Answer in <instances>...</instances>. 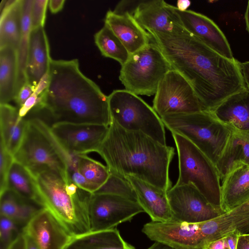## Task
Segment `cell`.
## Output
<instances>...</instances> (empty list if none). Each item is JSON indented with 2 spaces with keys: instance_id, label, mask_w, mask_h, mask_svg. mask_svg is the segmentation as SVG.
<instances>
[{
  "instance_id": "1",
  "label": "cell",
  "mask_w": 249,
  "mask_h": 249,
  "mask_svg": "<svg viewBox=\"0 0 249 249\" xmlns=\"http://www.w3.org/2000/svg\"><path fill=\"white\" fill-rule=\"evenodd\" d=\"M173 70L190 83L204 110H210L231 95L246 89L238 61L229 59L185 28L172 33L148 32Z\"/></svg>"
},
{
  "instance_id": "2",
  "label": "cell",
  "mask_w": 249,
  "mask_h": 249,
  "mask_svg": "<svg viewBox=\"0 0 249 249\" xmlns=\"http://www.w3.org/2000/svg\"><path fill=\"white\" fill-rule=\"evenodd\" d=\"M36 106L38 116L52 121L51 126L71 123L109 126L111 122L108 96L82 73L77 59H51L48 85Z\"/></svg>"
},
{
  "instance_id": "3",
  "label": "cell",
  "mask_w": 249,
  "mask_h": 249,
  "mask_svg": "<svg viewBox=\"0 0 249 249\" xmlns=\"http://www.w3.org/2000/svg\"><path fill=\"white\" fill-rule=\"evenodd\" d=\"M98 153L110 173L133 176L166 192L172 188L169 170L174 148L142 132L125 130L111 120Z\"/></svg>"
},
{
  "instance_id": "4",
  "label": "cell",
  "mask_w": 249,
  "mask_h": 249,
  "mask_svg": "<svg viewBox=\"0 0 249 249\" xmlns=\"http://www.w3.org/2000/svg\"><path fill=\"white\" fill-rule=\"evenodd\" d=\"M35 178L41 207L48 210L73 236L91 231L89 207L92 193L53 171L42 172Z\"/></svg>"
},
{
  "instance_id": "5",
  "label": "cell",
  "mask_w": 249,
  "mask_h": 249,
  "mask_svg": "<svg viewBox=\"0 0 249 249\" xmlns=\"http://www.w3.org/2000/svg\"><path fill=\"white\" fill-rule=\"evenodd\" d=\"M26 118V117H25ZM27 120L21 143L14 155V160L26 168L35 177L51 171L69 178V166L75 155L67 152L52 134L50 126L41 119L33 116Z\"/></svg>"
},
{
  "instance_id": "6",
  "label": "cell",
  "mask_w": 249,
  "mask_h": 249,
  "mask_svg": "<svg viewBox=\"0 0 249 249\" xmlns=\"http://www.w3.org/2000/svg\"><path fill=\"white\" fill-rule=\"evenodd\" d=\"M160 119L171 133L189 140L215 166L227 144L231 128L207 110L167 115Z\"/></svg>"
},
{
  "instance_id": "7",
  "label": "cell",
  "mask_w": 249,
  "mask_h": 249,
  "mask_svg": "<svg viewBox=\"0 0 249 249\" xmlns=\"http://www.w3.org/2000/svg\"><path fill=\"white\" fill-rule=\"evenodd\" d=\"M176 145L179 175L175 185L193 184L208 202L221 209V184L215 165L184 137L171 133Z\"/></svg>"
},
{
  "instance_id": "8",
  "label": "cell",
  "mask_w": 249,
  "mask_h": 249,
  "mask_svg": "<svg viewBox=\"0 0 249 249\" xmlns=\"http://www.w3.org/2000/svg\"><path fill=\"white\" fill-rule=\"evenodd\" d=\"M172 68L162 52L151 42L130 54L121 66L119 79L125 89L137 95H155L166 73Z\"/></svg>"
},
{
  "instance_id": "9",
  "label": "cell",
  "mask_w": 249,
  "mask_h": 249,
  "mask_svg": "<svg viewBox=\"0 0 249 249\" xmlns=\"http://www.w3.org/2000/svg\"><path fill=\"white\" fill-rule=\"evenodd\" d=\"M108 99L111 120L125 130L142 132L166 145L165 126L160 117L138 95L126 89H117Z\"/></svg>"
},
{
  "instance_id": "10",
  "label": "cell",
  "mask_w": 249,
  "mask_h": 249,
  "mask_svg": "<svg viewBox=\"0 0 249 249\" xmlns=\"http://www.w3.org/2000/svg\"><path fill=\"white\" fill-rule=\"evenodd\" d=\"M152 107L160 117L204 110L190 83L179 72L173 69L160 82L155 94Z\"/></svg>"
},
{
  "instance_id": "11",
  "label": "cell",
  "mask_w": 249,
  "mask_h": 249,
  "mask_svg": "<svg viewBox=\"0 0 249 249\" xmlns=\"http://www.w3.org/2000/svg\"><path fill=\"white\" fill-rule=\"evenodd\" d=\"M142 212L144 210L137 201L113 194L93 193L89 207L91 231L115 228Z\"/></svg>"
},
{
  "instance_id": "12",
  "label": "cell",
  "mask_w": 249,
  "mask_h": 249,
  "mask_svg": "<svg viewBox=\"0 0 249 249\" xmlns=\"http://www.w3.org/2000/svg\"><path fill=\"white\" fill-rule=\"evenodd\" d=\"M172 220L197 223L214 218L224 213L212 205L192 183L174 185L167 192Z\"/></svg>"
},
{
  "instance_id": "13",
  "label": "cell",
  "mask_w": 249,
  "mask_h": 249,
  "mask_svg": "<svg viewBox=\"0 0 249 249\" xmlns=\"http://www.w3.org/2000/svg\"><path fill=\"white\" fill-rule=\"evenodd\" d=\"M109 126L92 124L57 123L50 126V129L67 152L77 155L98 153L108 133Z\"/></svg>"
},
{
  "instance_id": "14",
  "label": "cell",
  "mask_w": 249,
  "mask_h": 249,
  "mask_svg": "<svg viewBox=\"0 0 249 249\" xmlns=\"http://www.w3.org/2000/svg\"><path fill=\"white\" fill-rule=\"evenodd\" d=\"M142 231L150 240L175 249H203L204 246L198 223L151 221L144 224Z\"/></svg>"
},
{
  "instance_id": "15",
  "label": "cell",
  "mask_w": 249,
  "mask_h": 249,
  "mask_svg": "<svg viewBox=\"0 0 249 249\" xmlns=\"http://www.w3.org/2000/svg\"><path fill=\"white\" fill-rule=\"evenodd\" d=\"M22 231L41 249H64L73 236L47 209L41 207L23 228Z\"/></svg>"
},
{
  "instance_id": "16",
  "label": "cell",
  "mask_w": 249,
  "mask_h": 249,
  "mask_svg": "<svg viewBox=\"0 0 249 249\" xmlns=\"http://www.w3.org/2000/svg\"><path fill=\"white\" fill-rule=\"evenodd\" d=\"M183 27L206 46L230 60H234L230 44L218 26L206 16L187 10L182 11L174 6Z\"/></svg>"
},
{
  "instance_id": "17",
  "label": "cell",
  "mask_w": 249,
  "mask_h": 249,
  "mask_svg": "<svg viewBox=\"0 0 249 249\" xmlns=\"http://www.w3.org/2000/svg\"><path fill=\"white\" fill-rule=\"evenodd\" d=\"M133 17L147 32L172 33L184 29L174 6L163 0H142Z\"/></svg>"
},
{
  "instance_id": "18",
  "label": "cell",
  "mask_w": 249,
  "mask_h": 249,
  "mask_svg": "<svg viewBox=\"0 0 249 249\" xmlns=\"http://www.w3.org/2000/svg\"><path fill=\"white\" fill-rule=\"evenodd\" d=\"M204 245L232 232H249V199L212 219L198 223Z\"/></svg>"
},
{
  "instance_id": "19",
  "label": "cell",
  "mask_w": 249,
  "mask_h": 249,
  "mask_svg": "<svg viewBox=\"0 0 249 249\" xmlns=\"http://www.w3.org/2000/svg\"><path fill=\"white\" fill-rule=\"evenodd\" d=\"M125 178L136 195L137 202L152 221L164 222L172 220L167 192L131 176Z\"/></svg>"
},
{
  "instance_id": "20",
  "label": "cell",
  "mask_w": 249,
  "mask_h": 249,
  "mask_svg": "<svg viewBox=\"0 0 249 249\" xmlns=\"http://www.w3.org/2000/svg\"><path fill=\"white\" fill-rule=\"evenodd\" d=\"M107 26L120 39L130 54L150 43V37L129 14L118 15L108 10L104 19Z\"/></svg>"
},
{
  "instance_id": "21",
  "label": "cell",
  "mask_w": 249,
  "mask_h": 249,
  "mask_svg": "<svg viewBox=\"0 0 249 249\" xmlns=\"http://www.w3.org/2000/svg\"><path fill=\"white\" fill-rule=\"evenodd\" d=\"M50 46L44 27L32 29L26 68L27 82L35 89L49 73L51 60Z\"/></svg>"
},
{
  "instance_id": "22",
  "label": "cell",
  "mask_w": 249,
  "mask_h": 249,
  "mask_svg": "<svg viewBox=\"0 0 249 249\" xmlns=\"http://www.w3.org/2000/svg\"><path fill=\"white\" fill-rule=\"evenodd\" d=\"M207 111L230 128L249 132V90L247 89L231 95Z\"/></svg>"
},
{
  "instance_id": "23",
  "label": "cell",
  "mask_w": 249,
  "mask_h": 249,
  "mask_svg": "<svg viewBox=\"0 0 249 249\" xmlns=\"http://www.w3.org/2000/svg\"><path fill=\"white\" fill-rule=\"evenodd\" d=\"M221 181V209L224 213L249 199V165L235 166Z\"/></svg>"
},
{
  "instance_id": "24",
  "label": "cell",
  "mask_w": 249,
  "mask_h": 249,
  "mask_svg": "<svg viewBox=\"0 0 249 249\" xmlns=\"http://www.w3.org/2000/svg\"><path fill=\"white\" fill-rule=\"evenodd\" d=\"M0 8V48L10 46L18 50L21 33L22 0H2Z\"/></svg>"
},
{
  "instance_id": "25",
  "label": "cell",
  "mask_w": 249,
  "mask_h": 249,
  "mask_svg": "<svg viewBox=\"0 0 249 249\" xmlns=\"http://www.w3.org/2000/svg\"><path fill=\"white\" fill-rule=\"evenodd\" d=\"M27 123V119L19 116L18 107L0 104V142L13 156L22 140Z\"/></svg>"
},
{
  "instance_id": "26",
  "label": "cell",
  "mask_w": 249,
  "mask_h": 249,
  "mask_svg": "<svg viewBox=\"0 0 249 249\" xmlns=\"http://www.w3.org/2000/svg\"><path fill=\"white\" fill-rule=\"evenodd\" d=\"M240 164L249 165V132L232 129L227 144L215 167L220 181Z\"/></svg>"
},
{
  "instance_id": "27",
  "label": "cell",
  "mask_w": 249,
  "mask_h": 249,
  "mask_svg": "<svg viewBox=\"0 0 249 249\" xmlns=\"http://www.w3.org/2000/svg\"><path fill=\"white\" fill-rule=\"evenodd\" d=\"M64 249H135L115 228L73 236Z\"/></svg>"
},
{
  "instance_id": "28",
  "label": "cell",
  "mask_w": 249,
  "mask_h": 249,
  "mask_svg": "<svg viewBox=\"0 0 249 249\" xmlns=\"http://www.w3.org/2000/svg\"><path fill=\"white\" fill-rule=\"evenodd\" d=\"M18 78L17 50L10 46L0 48V104L14 100Z\"/></svg>"
},
{
  "instance_id": "29",
  "label": "cell",
  "mask_w": 249,
  "mask_h": 249,
  "mask_svg": "<svg viewBox=\"0 0 249 249\" xmlns=\"http://www.w3.org/2000/svg\"><path fill=\"white\" fill-rule=\"evenodd\" d=\"M7 189L24 200L41 207L40 196L35 177L26 168L15 160L9 173Z\"/></svg>"
},
{
  "instance_id": "30",
  "label": "cell",
  "mask_w": 249,
  "mask_h": 249,
  "mask_svg": "<svg viewBox=\"0 0 249 249\" xmlns=\"http://www.w3.org/2000/svg\"><path fill=\"white\" fill-rule=\"evenodd\" d=\"M7 189L0 194V214L24 227L38 209Z\"/></svg>"
},
{
  "instance_id": "31",
  "label": "cell",
  "mask_w": 249,
  "mask_h": 249,
  "mask_svg": "<svg viewBox=\"0 0 249 249\" xmlns=\"http://www.w3.org/2000/svg\"><path fill=\"white\" fill-rule=\"evenodd\" d=\"M33 2V0H22L21 33L17 50L18 78L16 95L19 89L27 82L26 77V68L30 36L32 30L31 11Z\"/></svg>"
},
{
  "instance_id": "32",
  "label": "cell",
  "mask_w": 249,
  "mask_h": 249,
  "mask_svg": "<svg viewBox=\"0 0 249 249\" xmlns=\"http://www.w3.org/2000/svg\"><path fill=\"white\" fill-rule=\"evenodd\" d=\"M94 38L103 56L116 60L121 66L128 59L130 53L127 49L106 25L95 34Z\"/></svg>"
},
{
  "instance_id": "33",
  "label": "cell",
  "mask_w": 249,
  "mask_h": 249,
  "mask_svg": "<svg viewBox=\"0 0 249 249\" xmlns=\"http://www.w3.org/2000/svg\"><path fill=\"white\" fill-rule=\"evenodd\" d=\"M79 172L90 182L99 188L107 180L110 173L108 167L87 155H77Z\"/></svg>"
},
{
  "instance_id": "34",
  "label": "cell",
  "mask_w": 249,
  "mask_h": 249,
  "mask_svg": "<svg viewBox=\"0 0 249 249\" xmlns=\"http://www.w3.org/2000/svg\"><path fill=\"white\" fill-rule=\"evenodd\" d=\"M94 193L118 195L137 202L136 195L128 180L112 173L106 182Z\"/></svg>"
},
{
  "instance_id": "35",
  "label": "cell",
  "mask_w": 249,
  "mask_h": 249,
  "mask_svg": "<svg viewBox=\"0 0 249 249\" xmlns=\"http://www.w3.org/2000/svg\"><path fill=\"white\" fill-rule=\"evenodd\" d=\"M18 224L11 219L0 215V249H7L18 235L22 231Z\"/></svg>"
},
{
  "instance_id": "36",
  "label": "cell",
  "mask_w": 249,
  "mask_h": 249,
  "mask_svg": "<svg viewBox=\"0 0 249 249\" xmlns=\"http://www.w3.org/2000/svg\"><path fill=\"white\" fill-rule=\"evenodd\" d=\"M0 144V194L7 190L9 173L14 161L13 155L5 148L3 143Z\"/></svg>"
},
{
  "instance_id": "37",
  "label": "cell",
  "mask_w": 249,
  "mask_h": 249,
  "mask_svg": "<svg viewBox=\"0 0 249 249\" xmlns=\"http://www.w3.org/2000/svg\"><path fill=\"white\" fill-rule=\"evenodd\" d=\"M48 2V0H33L31 11L32 29L44 27Z\"/></svg>"
},
{
  "instance_id": "38",
  "label": "cell",
  "mask_w": 249,
  "mask_h": 249,
  "mask_svg": "<svg viewBox=\"0 0 249 249\" xmlns=\"http://www.w3.org/2000/svg\"><path fill=\"white\" fill-rule=\"evenodd\" d=\"M70 179L79 187L92 194L97 191L99 187L89 181L78 171L76 163L68 169Z\"/></svg>"
},
{
  "instance_id": "39",
  "label": "cell",
  "mask_w": 249,
  "mask_h": 249,
  "mask_svg": "<svg viewBox=\"0 0 249 249\" xmlns=\"http://www.w3.org/2000/svg\"><path fill=\"white\" fill-rule=\"evenodd\" d=\"M142 1V0H121L116 6L113 12L118 15H123L127 13L133 16L136 9Z\"/></svg>"
},
{
  "instance_id": "40",
  "label": "cell",
  "mask_w": 249,
  "mask_h": 249,
  "mask_svg": "<svg viewBox=\"0 0 249 249\" xmlns=\"http://www.w3.org/2000/svg\"><path fill=\"white\" fill-rule=\"evenodd\" d=\"M35 91V88L28 82L19 89L14 100L18 109L24 105Z\"/></svg>"
},
{
  "instance_id": "41",
  "label": "cell",
  "mask_w": 249,
  "mask_h": 249,
  "mask_svg": "<svg viewBox=\"0 0 249 249\" xmlns=\"http://www.w3.org/2000/svg\"><path fill=\"white\" fill-rule=\"evenodd\" d=\"M203 249H230L225 236L206 243Z\"/></svg>"
},
{
  "instance_id": "42",
  "label": "cell",
  "mask_w": 249,
  "mask_h": 249,
  "mask_svg": "<svg viewBox=\"0 0 249 249\" xmlns=\"http://www.w3.org/2000/svg\"><path fill=\"white\" fill-rule=\"evenodd\" d=\"M238 64L246 87L249 90V61L244 62L238 61Z\"/></svg>"
},
{
  "instance_id": "43",
  "label": "cell",
  "mask_w": 249,
  "mask_h": 249,
  "mask_svg": "<svg viewBox=\"0 0 249 249\" xmlns=\"http://www.w3.org/2000/svg\"><path fill=\"white\" fill-rule=\"evenodd\" d=\"M7 249H25V235L22 231Z\"/></svg>"
},
{
  "instance_id": "44",
  "label": "cell",
  "mask_w": 249,
  "mask_h": 249,
  "mask_svg": "<svg viewBox=\"0 0 249 249\" xmlns=\"http://www.w3.org/2000/svg\"><path fill=\"white\" fill-rule=\"evenodd\" d=\"M65 0H50L48 2L50 10L53 14H56L61 11L64 5Z\"/></svg>"
},
{
  "instance_id": "45",
  "label": "cell",
  "mask_w": 249,
  "mask_h": 249,
  "mask_svg": "<svg viewBox=\"0 0 249 249\" xmlns=\"http://www.w3.org/2000/svg\"><path fill=\"white\" fill-rule=\"evenodd\" d=\"M236 249H249V233L239 235Z\"/></svg>"
},
{
  "instance_id": "46",
  "label": "cell",
  "mask_w": 249,
  "mask_h": 249,
  "mask_svg": "<svg viewBox=\"0 0 249 249\" xmlns=\"http://www.w3.org/2000/svg\"><path fill=\"white\" fill-rule=\"evenodd\" d=\"M240 234L237 232H232L225 236L230 249H236L238 236Z\"/></svg>"
},
{
  "instance_id": "47",
  "label": "cell",
  "mask_w": 249,
  "mask_h": 249,
  "mask_svg": "<svg viewBox=\"0 0 249 249\" xmlns=\"http://www.w3.org/2000/svg\"><path fill=\"white\" fill-rule=\"evenodd\" d=\"M24 234L25 238V249H41L33 238L25 233Z\"/></svg>"
},
{
  "instance_id": "48",
  "label": "cell",
  "mask_w": 249,
  "mask_h": 249,
  "mask_svg": "<svg viewBox=\"0 0 249 249\" xmlns=\"http://www.w3.org/2000/svg\"><path fill=\"white\" fill-rule=\"evenodd\" d=\"M191 1L188 0H179L177 3V8L182 11L187 10V9L190 6Z\"/></svg>"
},
{
  "instance_id": "49",
  "label": "cell",
  "mask_w": 249,
  "mask_h": 249,
  "mask_svg": "<svg viewBox=\"0 0 249 249\" xmlns=\"http://www.w3.org/2000/svg\"><path fill=\"white\" fill-rule=\"evenodd\" d=\"M147 249H175L163 243L155 242V243Z\"/></svg>"
},
{
  "instance_id": "50",
  "label": "cell",
  "mask_w": 249,
  "mask_h": 249,
  "mask_svg": "<svg viewBox=\"0 0 249 249\" xmlns=\"http://www.w3.org/2000/svg\"><path fill=\"white\" fill-rule=\"evenodd\" d=\"M246 29L249 33V0L248 1L247 9L245 15Z\"/></svg>"
}]
</instances>
